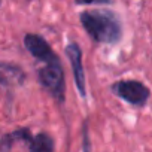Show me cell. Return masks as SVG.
I'll return each mask as SVG.
<instances>
[{
    "label": "cell",
    "instance_id": "ba28073f",
    "mask_svg": "<svg viewBox=\"0 0 152 152\" xmlns=\"http://www.w3.org/2000/svg\"><path fill=\"white\" fill-rule=\"evenodd\" d=\"M78 5H93V3H110L112 0H75Z\"/></svg>",
    "mask_w": 152,
    "mask_h": 152
},
{
    "label": "cell",
    "instance_id": "7a4b0ae2",
    "mask_svg": "<svg viewBox=\"0 0 152 152\" xmlns=\"http://www.w3.org/2000/svg\"><path fill=\"white\" fill-rule=\"evenodd\" d=\"M39 82L55 100H58L60 103L64 102L66 78H64V69L58 57L45 63V67L39 70Z\"/></svg>",
    "mask_w": 152,
    "mask_h": 152
},
{
    "label": "cell",
    "instance_id": "52a82bcc",
    "mask_svg": "<svg viewBox=\"0 0 152 152\" xmlns=\"http://www.w3.org/2000/svg\"><path fill=\"white\" fill-rule=\"evenodd\" d=\"M26 75L21 67L9 63H0V85H21Z\"/></svg>",
    "mask_w": 152,
    "mask_h": 152
},
{
    "label": "cell",
    "instance_id": "3957f363",
    "mask_svg": "<svg viewBox=\"0 0 152 152\" xmlns=\"http://www.w3.org/2000/svg\"><path fill=\"white\" fill-rule=\"evenodd\" d=\"M112 91L115 96L133 106H143L151 97V90L140 81L134 79L116 81L112 85Z\"/></svg>",
    "mask_w": 152,
    "mask_h": 152
},
{
    "label": "cell",
    "instance_id": "277c9868",
    "mask_svg": "<svg viewBox=\"0 0 152 152\" xmlns=\"http://www.w3.org/2000/svg\"><path fill=\"white\" fill-rule=\"evenodd\" d=\"M8 142L12 140H23L28 145L30 152H54V140L46 133H39L36 136H31L28 130H17L12 134L6 137Z\"/></svg>",
    "mask_w": 152,
    "mask_h": 152
},
{
    "label": "cell",
    "instance_id": "8992f818",
    "mask_svg": "<svg viewBox=\"0 0 152 152\" xmlns=\"http://www.w3.org/2000/svg\"><path fill=\"white\" fill-rule=\"evenodd\" d=\"M24 45H26L27 51H28L34 58H37L39 61L48 63V61H51V60H54V58L58 57V55L52 51L51 45H49L43 37H40L39 34H31V33L26 34V37H24Z\"/></svg>",
    "mask_w": 152,
    "mask_h": 152
},
{
    "label": "cell",
    "instance_id": "6da1fadb",
    "mask_svg": "<svg viewBox=\"0 0 152 152\" xmlns=\"http://www.w3.org/2000/svg\"><path fill=\"white\" fill-rule=\"evenodd\" d=\"M79 20L82 27L94 42L113 45L121 40L122 26L118 15H115L112 11H104V9L85 11L81 14Z\"/></svg>",
    "mask_w": 152,
    "mask_h": 152
},
{
    "label": "cell",
    "instance_id": "9c48e42d",
    "mask_svg": "<svg viewBox=\"0 0 152 152\" xmlns=\"http://www.w3.org/2000/svg\"><path fill=\"white\" fill-rule=\"evenodd\" d=\"M84 152H88V136H87V128L84 130Z\"/></svg>",
    "mask_w": 152,
    "mask_h": 152
},
{
    "label": "cell",
    "instance_id": "5b68a950",
    "mask_svg": "<svg viewBox=\"0 0 152 152\" xmlns=\"http://www.w3.org/2000/svg\"><path fill=\"white\" fill-rule=\"evenodd\" d=\"M66 55L70 60L73 76H75V82L76 88H78L81 97H85L87 90H85V72H84V63H82V51L78 43H69L66 46Z\"/></svg>",
    "mask_w": 152,
    "mask_h": 152
}]
</instances>
